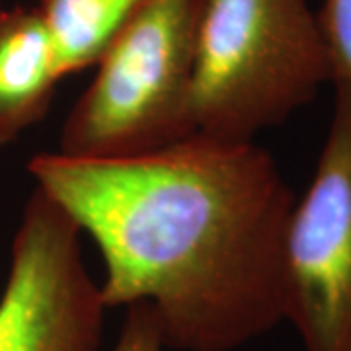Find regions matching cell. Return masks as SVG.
<instances>
[{
    "label": "cell",
    "mask_w": 351,
    "mask_h": 351,
    "mask_svg": "<svg viewBox=\"0 0 351 351\" xmlns=\"http://www.w3.org/2000/svg\"><path fill=\"white\" fill-rule=\"evenodd\" d=\"M332 84L308 0H203L189 96L193 135L250 143Z\"/></svg>",
    "instance_id": "7a4b0ae2"
},
{
    "label": "cell",
    "mask_w": 351,
    "mask_h": 351,
    "mask_svg": "<svg viewBox=\"0 0 351 351\" xmlns=\"http://www.w3.org/2000/svg\"><path fill=\"white\" fill-rule=\"evenodd\" d=\"M156 316L147 302L125 306V320L112 351H164Z\"/></svg>",
    "instance_id": "9c48e42d"
},
{
    "label": "cell",
    "mask_w": 351,
    "mask_h": 351,
    "mask_svg": "<svg viewBox=\"0 0 351 351\" xmlns=\"http://www.w3.org/2000/svg\"><path fill=\"white\" fill-rule=\"evenodd\" d=\"M66 78L36 6L0 4V147L38 125Z\"/></svg>",
    "instance_id": "8992f818"
},
{
    "label": "cell",
    "mask_w": 351,
    "mask_h": 351,
    "mask_svg": "<svg viewBox=\"0 0 351 351\" xmlns=\"http://www.w3.org/2000/svg\"><path fill=\"white\" fill-rule=\"evenodd\" d=\"M80 237L71 215L32 191L0 295V351H100L108 308Z\"/></svg>",
    "instance_id": "5b68a950"
},
{
    "label": "cell",
    "mask_w": 351,
    "mask_h": 351,
    "mask_svg": "<svg viewBox=\"0 0 351 351\" xmlns=\"http://www.w3.org/2000/svg\"><path fill=\"white\" fill-rule=\"evenodd\" d=\"M27 172L100 250L106 308L147 302L166 350L234 351L285 322L297 199L254 141L193 135L108 160L39 152Z\"/></svg>",
    "instance_id": "6da1fadb"
},
{
    "label": "cell",
    "mask_w": 351,
    "mask_h": 351,
    "mask_svg": "<svg viewBox=\"0 0 351 351\" xmlns=\"http://www.w3.org/2000/svg\"><path fill=\"white\" fill-rule=\"evenodd\" d=\"M147 0H39L64 76L96 66L121 27Z\"/></svg>",
    "instance_id": "52a82bcc"
},
{
    "label": "cell",
    "mask_w": 351,
    "mask_h": 351,
    "mask_svg": "<svg viewBox=\"0 0 351 351\" xmlns=\"http://www.w3.org/2000/svg\"><path fill=\"white\" fill-rule=\"evenodd\" d=\"M316 16L332 64V84L351 86V0H324Z\"/></svg>",
    "instance_id": "ba28073f"
},
{
    "label": "cell",
    "mask_w": 351,
    "mask_h": 351,
    "mask_svg": "<svg viewBox=\"0 0 351 351\" xmlns=\"http://www.w3.org/2000/svg\"><path fill=\"white\" fill-rule=\"evenodd\" d=\"M285 322L304 351H351V86L334 110L311 186L295 201L283 244Z\"/></svg>",
    "instance_id": "277c9868"
},
{
    "label": "cell",
    "mask_w": 351,
    "mask_h": 351,
    "mask_svg": "<svg viewBox=\"0 0 351 351\" xmlns=\"http://www.w3.org/2000/svg\"><path fill=\"white\" fill-rule=\"evenodd\" d=\"M203 0H147L104 51L64 119V156L108 160L193 137L189 96Z\"/></svg>",
    "instance_id": "3957f363"
}]
</instances>
